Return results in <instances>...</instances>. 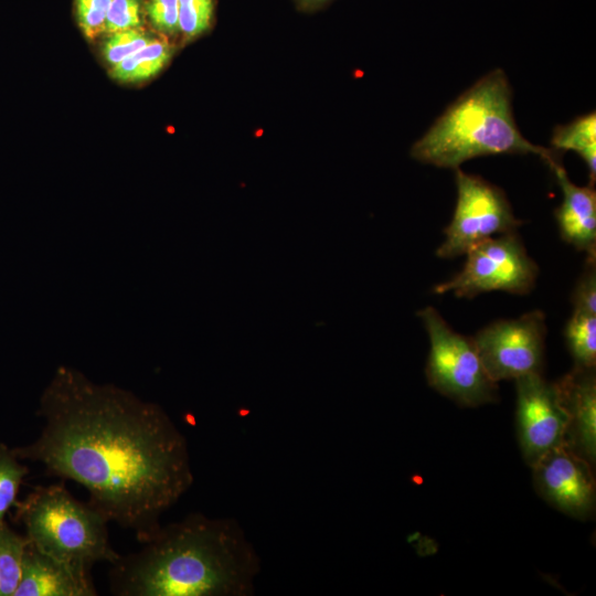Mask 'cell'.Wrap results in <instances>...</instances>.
I'll use <instances>...</instances> for the list:
<instances>
[{
  "mask_svg": "<svg viewBox=\"0 0 596 596\" xmlns=\"http://www.w3.org/2000/svg\"><path fill=\"white\" fill-rule=\"evenodd\" d=\"M146 12L152 25L159 31L166 33L179 31L178 0H148Z\"/></svg>",
  "mask_w": 596,
  "mask_h": 596,
  "instance_id": "cell-24",
  "label": "cell"
},
{
  "mask_svg": "<svg viewBox=\"0 0 596 596\" xmlns=\"http://www.w3.org/2000/svg\"><path fill=\"white\" fill-rule=\"evenodd\" d=\"M546 324L541 310L515 319L494 321L472 340L488 375L494 382L540 373L544 365Z\"/></svg>",
  "mask_w": 596,
  "mask_h": 596,
  "instance_id": "cell-8",
  "label": "cell"
},
{
  "mask_svg": "<svg viewBox=\"0 0 596 596\" xmlns=\"http://www.w3.org/2000/svg\"><path fill=\"white\" fill-rule=\"evenodd\" d=\"M556 151L572 150L579 155L588 169L589 184L596 179V114L588 113L570 124L557 126L551 139Z\"/></svg>",
  "mask_w": 596,
  "mask_h": 596,
  "instance_id": "cell-14",
  "label": "cell"
},
{
  "mask_svg": "<svg viewBox=\"0 0 596 596\" xmlns=\"http://www.w3.org/2000/svg\"><path fill=\"white\" fill-rule=\"evenodd\" d=\"M140 23L141 0H111L106 17L107 32L136 29Z\"/></svg>",
  "mask_w": 596,
  "mask_h": 596,
  "instance_id": "cell-22",
  "label": "cell"
},
{
  "mask_svg": "<svg viewBox=\"0 0 596 596\" xmlns=\"http://www.w3.org/2000/svg\"><path fill=\"white\" fill-rule=\"evenodd\" d=\"M430 349L426 364L428 384L460 406L494 402L497 382L488 375L472 337L456 332L434 307L418 312Z\"/></svg>",
  "mask_w": 596,
  "mask_h": 596,
  "instance_id": "cell-5",
  "label": "cell"
},
{
  "mask_svg": "<svg viewBox=\"0 0 596 596\" xmlns=\"http://www.w3.org/2000/svg\"><path fill=\"white\" fill-rule=\"evenodd\" d=\"M465 255L464 268L447 281L436 285L435 294L453 292L460 298L497 290L525 295L535 285L538 265L517 232L489 237Z\"/></svg>",
  "mask_w": 596,
  "mask_h": 596,
  "instance_id": "cell-6",
  "label": "cell"
},
{
  "mask_svg": "<svg viewBox=\"0 0 596 596\" xmlns=\"http://www.w3.org/2000/svg\"><path fill=\"white\" fill-rule=\"evenodd\" d=\"M587 263L573 292V310L596 313V258H586Z\"/></svg>",
  "mask_w": 596,
  "mask_h": 596,
  "instance_id": "cell-23",
  "label": "cell"
},
{
  "mask_svg": "<svg viewBox=\"0 0 596 596\" xmlns=\"http://www.w3.org/2000/svg\"><path fill=\"white\" fill-rule=\"evenodd\" d=\"M330 0H296V3L298 6V8L301 9V10L312 11V10H316V9L322 7L323 4H326Z\"/></svg>",
  "mask_w": 596,
  "mask_h": 596,
  "instance_id": "cell-25",
  "label": "cell"
},
{
  "mask_svg": "<svg viewBox=\"0 0 596 596\" xmlns=\"http://www.w3.org/2000/svg\"><path fill=\"white\" fill-rule=\"evenodd\" d=\"M563 192V202L555 210L562 238L584 252L587 258H596V192L593 185L574 184L562 162L551 167Z\"/></svg>",
  "mask_w": 596,
  "mask_h": 596,
  "instance_id": "cell-13",
  "label": "cell"
},
{
  "mask_svg": "<svg viewBox=\"0 0 596 596\" xmlns=\"http://www.w3.org/2000/svg\"><path fill=\"white\" fill-rule=\"evenodd\" d=\"M555 383L562 405L567 415L564 446L595 468V368H582L574 365V368L567 374Z\"/></svg>",
  "mask_w": 596,
  "mask_h": 596,
  "instance_id": "cell-11",
  "label": "cell"
},
{
  "mask_svg": "<svg viewBox=\"0 0 596 596\" xmlns=\"http://www.w3.org/2000/svg\"><path fill=\"white\" fill-rule=\"evenodd\" d=\"M36 414L40 436L12 448L18 459L41 462L46 475L70 479L88 503L139 543L161 528V515L193 483L188 443L166 411L114 384L58 366Z\"/></svg>",
  "mask_w": 596,
  "mask_h": 596,
  "instance_id": "cell-1",
  "label": "cell"
},
{
  "mask_svg": "<svg viewBox=\"0 0 596 596\" xmlns=\"http://www.w3.org/2000/svg\"><path fill=\"white\" fill-rule=\"evenodd\" d=\"M517 430L522 456L532 467L549 451L563 446L567 415L556 383L533 373L514 380Z\"/></svg>",
  "mask_w": 596,
  "mask_h": 596,
  "instance_id": "cell-9",
  "label": "cell"
},
{
  "mask_svg": "<svg viewBox=\"0 0 596 596\" xmlns=\"http://www.w3.org/2000/svg\"><path fill=\"white\" fill-rule=\"evenodd\" d=\"M170 56L169 47L152 41L130 56L114 65L110 74L121 82H138L156 75Z\"/></svg>",
  "mask_w": 596,
  "mask_h": 596,
  "instance_id": "cell-15",
  "label": "cell"
},
{
  "mask_svg": "<svg viewBox=\"0 0 596 596\" xmlns=\"http://www.w3.org/2000/svg\"><path fill=\"white\" fill-rule=\"evenodd\" d=\"M28 473V466L20 464L12 449L0 443V525L10 509L18 505L19 489Z\"/></svg>",
  "mask_w": 596,
  "mask_h": 596,
  "instance_id": "cell-18",
  "label": "cell"
},
{
  "mask_svg": "<svg viewBox=\"0 0 596 596\" xmlns=\"http://www.w3.org/2000/svg\"><path fill=\"white\" fill-rule=\"evenodd\" d=\"M26 543L28 538L15 533L7 522L0 525V596H14Z\"/></svg>",
  "mask_w": 596,
  "mask_h": 596,
  "instance_id": "cell-17",
  "label": "cell"
},
{
  "mask_svg": "<svg viewBox=\"0 0 596 596\" xmlns=\"http://www.w3.org/2000/svg\"><path fill=\"white\" fill-rule=\"evenodd\" d=\"M179 31L194 38L206 31L214 13V0H178Z\"/></svg>",
  "mask_w": 596,
  "mask_h": 596,
  "instance_id": "cell-19",
  "label": "cell"
},
{
  "mask_svg": "<svg viewBox=\"0 0 596 596\" xmlns=\"http://www.w3.org/2000/svg\"><path fill=\"white\" fill-rule=\"evenodd\" d=\"M91 571L60 561L29 540L14 596H96Z\"/></svg>",
  "mask_w": 596,
  "mask_h": 596,
  "instance_id": "cell-12",
  "label": "cell"
},
{
  "mask_svg": "<svg viewBox=\"0 0 596 596\" xmlns=\"http://www.w3.org/2000/svg\"><path fill=\"white\" fill-rule=\"evenodd\" d=\"M108 573L116 596H247L259 558L238 523L201 513L161 525Z\"/></svg>",
  "mask_w": 596,
  "mask_h": 596,
  "instance_id": "cell-2",
  "label": "cell"
},
{
  "mask_svg": "<svg viewBox=\"0 0 596 596\" xmlns=\"http://www.w3.org/2000/svg\"><path fill=\"white\" fill-rule=\"evenodd\" d=\"M14 509L28 540L60 561L92 571L96 562L111 564L120 555L110 545L107 518L75 499L63 480L34 487Z\"/></svg>",
  "mask_w": 596,
  "mask_h": 596,
  "instance_id": "cell-4",
  "label": "cell"
},
{
  "mask_svg": "<svg viewBox=\"0 0 596 596\" xmlns=\"http://www.w3.org/2000/svg\"><path fill=\"white\" fill-rule=\"evenodd\" d=\"M111 0H76L77 20L84 34L94 39L106 31V17Z\"/></svg>",
  "mask_w": 596,
  "mask_h": 596,
  "instance_id": "cell-21",
  "label": "cell"
},
{
  "mask_svg": "<svg viewBox=\"0 0 596 596\" xmlns=\"http://www.w3.org/2000/svg\"><path fill=\"white\" fill-rule=\"evenodd\" d=\"M539 156L551 168L560 152L526 140L512 111V89L501 70L481 77L460 95L412 147L422 163L457 169L467 160L492 155Z\"/></svg>",
  "mask_w": 596,
  "mask_h": 596,
  "instance_id": "cell-3",
  "label": "cell"
},
{
  "mask_svg": "<svg viewBox=\"0 0 596 596\" xmlns=\"http://www.w3.org/2000/svg\"><path fill=\"white\" fill-rule=\"evenodd\" d=\"M153 40L136 29L111 33L104 45V55L111 64H117Z\"/></svg>",
  "mask_w": 596,
  "mask_h": 596,
  "instance_id": "cell-20",
  "label": "cell"
},
{
  "mask_svg": "<svg viewBox=\"0 0 596 596\" xmlns=\"http://www.w3.org/2000/svg\"><path fill=\"white\" fill-rule=\"evenodd\" d=\"M457 202L454 216L444 230L437 248L440 258L465 255L471 247L494 235L517 232L522 224L502 189L483 178L455 169Z\"/></svg>",
  "mask_w": 596,
  "mask_h": 596,
  "instance_id": "cell-7",
  "label": "cell"
},
{
  "mask_svg": "<svg viewBox=\"0 0 596 596\" xmlns=\"http://www.w3.org/2000/svg\"><path fill=\"white\" fill-rule=\"evenodd\" d=\"M565 339L574 359V365L595 368L596 313L573 310L565 328Z\"/></svg>",
  "mask_w": 596,
  "mask_h": 596,
  "instance_id": "cell-16",
  "label": "cell"
},
{
  "mask_svg": "<svg viewBox=\"0 0 596 596\" xmlns=\"http://www.w3.org/2000/svg\"><path fill=\"white\" fill-rule=\"evenodd\" d=\"M538 493L555 509L579 520L595 511L594 467L566 446H560L532 467Z\"/></svg>",
  "mask_w": 596,
  "mask_h": 596,
  "instance_id": "cell-10",
  "label": "cell"
}]
</instances>
